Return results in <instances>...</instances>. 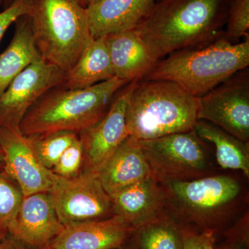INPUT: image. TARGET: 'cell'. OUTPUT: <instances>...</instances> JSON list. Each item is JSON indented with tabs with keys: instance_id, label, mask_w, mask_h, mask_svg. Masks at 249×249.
<instances>
[{
	"instance_id": "obj_1",
	"label": "cell",
	"mask_w": 249,
	"mask_h": 249,
	"mask_svg": "<svg viewBox=\"0 0 249 249\" xmlns=\"http://www.w3.org/2000/svg\"><path fill=\"white\" fill-rule=\"evenodd\" d=\"M229 0H157L134 30L156 60L222 37Z\"/></svg>"
},
{
	"instance_id": "obj_2",
	"label": "cell",
	"mask_w": 249,
	"mask_h": 249,
	"mask_svg": "<svg viewBox=\"0 0 249 249\" xmlns=\"http://www.w3.org/2000/svg\"><path fill=\"white\" fill-rule=\"evenodd\" d=\"M128 83L114 77L84 89L56 87L29 109L19 129L27 137L63 131L79 134L102 119L116 93Z\"/></svg>"
},
{
	"instance_id": "obj_3",
	"label": "cell",
	"mask_w": 249,
	"mask_h": 249,
	"mask_svg": "<svg viewBox=\"0 0 249 249\" xmlns=\"http://www.w3.org/2000/svg\"><path fill=\"white\" fill-rule=\"evenodd\" d=\"M249 65V35L243 42H232L224 34L208 45L170 54L142 79L170 80L199 98Z\"/></svg>"
},
{
	"instance_id": "obj_4",
	"label": "cell",
	"mask_w": 249,
	"mask_h": 249,
	"mask_svg": "<svg viewBox=\"0 0 249 249\" xmlns=\"http://www.w3.org/2000/svg\"><path fill=\"white\" fill-rule=\"evenodd\" d=\"M197 98L170 80L140 79L126 111L128 135L148 140L194 129Z\"/></svg>"
},
{
	"instance_id": "obj_5",
	"label": "cell",
	"mask_w": 249,
	"mask_h": 249,
	"mask_svg": "<svg viewBox=\"0 0 249 249\" xmlns=\"http://www.w3.org/2000/svg\"><path fill=\"white\" fill-rule=\"evenodd\" d=\"M29 16L41 57L70 71L93 38L84 8L77 0H33Z\"/></svg>"
},
{
	"instance_id": "obj_6",
	"label": "cell",
	"mask_w": 249,
	"mask_h": 249,
	"mask_svg": "<svg viewBox=\"0 0 249 249\" xmlns=\"http://www.w3.org/2000/svg\"><path fill=\"white\" fill-rule=\"evenodd\" d=\"M160 184L166 195L167 212L196 223L204 230H212L211 227L235 205L242 192L240 183L226 175Z\"/></svg>"
},
{
	"instance_id": "obj_7",
	"label": "cell",
	"mask_w": 249,
	"mask_h": 249,
	"mask_svg": "<svg viewBox=\"0 0 249 249\" xmlns=\"http://www.w3.org/2000/svg\"><path fill=\"white\" fill-rule=\"evenodd\" d=\"M138 141L152 175L160 183L192 181L209 174V154L194 129Z\"/></svg>"
},
{
	"instance_id": "obj_8",
	"label": "cell",
	"mask_w": 249,
	"mask_h": 249,
	"mask_svg": "<svg viewBox=\"0 0 249 249\" xmlns=\"http://www.w3.org/2000/svg\"><path fill=\"white\" fill-rule=\"evenodd\" d=\"M49 193L64 226L114 215L110 196L96 174L91 172L82 171L76 178H70L54 174Z\"/></svg>"
},
{
	"instance_id": "obj_9",
	"label": "cell",
	"mask_w": 249,
	"mask_h": 249,
	"mask_svg": "<svg viewBox=\"0 0 249 249\" xmlns=\"http://www.w3.org/2000/svg\"><path fill=\"white\" fill-rule=\"evenodd\" d=\"M246 70L197 98L196 119L209 121L249 142V76Z\"/></svg>"
},
{
	"instance_id": "obj_10",
	"label": "cell",
	"mask_w": 249,
	"mask_h": 249,
	"mask_svg": "<svg viewBox=\"0 0 249 249\" xmlns=\"http://www.w3.org/2000/svg\"><path fill=\"white\" fill-rule=\"evenodd\" d=\"M65 73L40 59L18 74L0 96V127H19L21 121L37 100L60 86Z\"/></svg>"
},
{
	"instance_id": "obj_11",
	"label": "cell",
	"mask_w": 249,
	"mask_h": 249,
	"mask_svg": "<svg viewBox=\"0 0 249 249\" xmlns=\"http://www.w3.org/2000/svg\"><path fill=\"white\" fill-rule=\"evenodd\" d=\"M134 80L116 95L101 121L78 134L83 150L82 171L94 174L102 168L124 139L129 137L126 111L136 83Z\"/></svg>"
},
{
	"instance_id": "obj_12",
	"label": "cell",
	"mask_w": 249,
	"mask_h": 249,
	"mask_svg": "<svg viewBox=\"0 0 249 249\" xmlns=\"http://www.w3.org/2000/svg\"><path fill=\"white\" fill-rule=\"evenodd\" d=\"M0 147L4 171L19 184L24 196L50 191L54 174L41 163L29 137L19 127H0Z\"/></svg>"
},
{
	"instance_id": "obj_13",
	"label": "cell",
	"mask_w": 249,
	"mask_h": 249,
	"mask_svg": "<svg viewBox=\"0 0 249 249\" xmlns=\"http://www.w3.org/2000/svg\"><path fill=\"white\" fill-rule=\"evenodd\" d=\"M49 192L24 196L9 236L29 249H43L62 231Z\"/></svg>"
},
{
	"instance_id": "obj_14",
	"label": "cell",
	"mask_w": 249,
	"mask_h": 249,
	"mask_svg": "<svg viewBox=\"0 0 249 249\" xmlns=\"http://www.w3.org/2000/svg\"><path fill=\"white\" fill-rule=\"evenodd\" d=\"M135 230L119 216L65 226L43 249H114L124 245Z\"/></svg>"
},
{
	"instance_id": "obj_15",
	"label": "cell",
	"mask_w": 249,
	"mask_h": 249,
	"mask_svg": "<svg viewBox=\"0 0 249 249\" xmlns=\"http://www.w3.org/2000/svg\"><path fill=\"white\" fill-rule=\"evenodd\" d=\"M113 214L134 230L166 212L164 188L153 175L125 187L111 196Z\"/></svg>"
},
{
	"instance_id": "obj_16",
	"label": "cell",
	"mask_w": 249,
	"mask_h": 249,
	"mask_svg": "<svg viewBox=\"0 0 249 249\" xmlns=\"http://www.w3.org/2000/svg\"><path fill=\"white\" fill-rule=\"evenodd\" d=\"M96 175L111 196L152 173L139 141L129 136Z\"/></svg>"
},
{
	"instance_id": "obj_17",
	"label": "cell",
	"mask_w": 249,
	"mask_h": 249,
	"mask_svg": "<svg viewBox=\"0 0 249 249\" xmlns=\"http://www.w3.org/2000/svg\"><path fill=\"white\" fill-rule=\"evenodd\" d=\"M157 0H102L86 8L93 38L135 29Z\"/></svg>"
},
{
	"instance_id": "obj_18",
	"label": "cell",
	"mask_w": 249,
	"mask_h": 249,
	"mask_svg": "<svg viewBox=\"0 0 249 249\" xmlns=\"http://www.w3.org/2000/svg\"><path fill=\"white\" fill-rule=\"evenodd\" d=\"M114 76L130 83L146 76L157 63L134 29L106 36Z\"/></svg>"
},
{
	"instance_id": "obj_19",
	"label": "cell",
	"mask_w": 249,
	"mask_h": 249,
	"mask_svg": "<svg viewBox=\"0 0 249 249\" xmlns=\"http://www.w3.org/2000/svg\"><path fill=\"white\" fill-rule=\"evenodd\" d=\"M115 77L106 36L93 38L78 61L65 73L60 86L67 89H84Z\"/></svg>"
},
{
	"instance_id": "obj_20",
	"label": "cell",
	"mask_w": 249,
	"mask_h": 249,
	"mask_svg": "<svg viewBox=\"0 0 249 249\" xmlns=\"http://www.w3.org/2000/svg\"><path fill=\"white\" fill-rule=\"evenodd\" d=\"M42 58L36 45L30 17L19 18L16 22L12 40L0 55V96L18 74Z\"/></svg>"
},
{
	"instance_id": "obj_21",
	"label": "cell",
	"mask_w": 249,
	"mask_h": 249,
	"mask_svg": "<svg viewBox=\"0 0 249 249\" xmlns=\"http://www.w3.org/2000/svg\"><path fill=\"white\" fill-rule=\"evenodd\" d=\"M193 129L203 141L214 144L217 163L223 169L241 170L249 178V142H242L208 121H196Z\"/></svg>"
},
{
	"instance_id": "obj_22",
	"label": "cell",
	"mask_w": 249,
	"mask_h": 249,
	"mask_svg": "<svg viewBox=\"0 0 249 249\" xmlns=\"http://www.w3.org/2000/svg\"><path fill=\"white\" fill-rule=\"evenodd\" d=\"M185 232L166 211L136 229L132 236L140 249H182Z\"/></svg>"
},
{
	"instance_id": "obj_23",
	"label": "cell",
	"mask_w": 249,
	"mask_h": 249,
	"mask_svg": "<svg viewBox=\"0 0 249 249\" xmlns=\"http://www.w3.org/2000/svg\"><path fill=\"white\" fill-rule=\"evenodd\" d=\"M78 137V134L75 132L63 131L30 136L29 138L41 163L52 170L63 152Z\"/></svg>"
},
{
	"instance_id": "obj_24",
	"label": "cell",
	"mask_w": 249,
	"mask_h": 249,
	"mask_svg": "<svg viewBox=\"0 0 249 249\" xmlns=\"http://www.w3.org/2000/svg\"><path fill=\"white\" fill-rule=\"evenodd\" d=\"M19 184L4 170L0 171V234L9 235L24 199Z\"/></svg>"
},
{
	"instance_id": "obj_25",
	"label": "cell",
	"mask_w": 249,
	"mask_h": 249,
	"mask_svg": "<svg viewBox=\"0 0 249 249\" xmlns=\"http://www.w3.org/2000/svg\"><path fill=\"white\" fill-rule=\"evenodd\" d=\"M249 0H229L224 37L232 42L248 35Z\"/></svg>"
},
{
	"instance_id": "obj_26",
	"label": "cell",
	"mask_w": 249,
	"mask_h": 249,
	"mask_svg": "<svg viewBox=\"0 0 249 249\" xmlns=\"http://www.w3.org/2000/svg\"><path fill=\"white\" fill-rule=\"evenodd\" d=\"M83 165V145L78 136L63 152L52 172L63 178H76L81 173Z\"/></svg>"
},
{
	"instance_id": "obj_27",
	"label": "cell",
	"mask_w": 249,
	"mask_h": 249,
	"mask_svg": "<svg viewBox=\"0 0 249 249\" xmlns=\"http://www.w3.org/2000/svg\"><path fill=\"white\" fill-rule=\"evenodd\" d=\"M32 1L33 0H14L4 11L0 12V42L13 23L19 18L30 14Z\"/></svg>"
},
{
	"instance_id": "obj_28",
	"label": "cell",
	"mask_w": 249,
	"mask_h": 249,
	"mask_svg": "<svg viewBox=\"0 0 249 249\" xmlns=\"http://www.w3.org/2000/svg\"><path fill=\"white\" fill-rule=\"evenodd\" d=\"M214 241V231L204 230L200 233L185 232L182 249H206V247Z\"/></svg>"
},
{
	"instance_id": "obj_29",
	"label": "cell",
	"mask_w": 249,
	"mask_h": 249,
	"mask_svg": "<svg viewBox=\"0 0 249 249\" xmlns=\"http://www.w3.org/2000/svg\"><path fill=\"white\" fill-rule=\"evenodd\" d=\"M0 249H29L20 242L8 235L0 242Z\"/></svg>"
},
{
	"instance_id": "obj_30",
	"label": "cell",
	"mask_w": 249,
	"mask_h": 249,
	"mask_svg": "<svg viewBox=\"0 0 249 249\" xmlns=\"http://www.w3.org/2000/svg\"><path fill=\"white\" fill-rule=\"evenodd\" d=\"M114 249H139L138 245H137V242L133 237V236L130 237L124 245H123L120 247Z\"/></svg>"
},
{
	"instance_id": "obj_31",
	"label": "cell",
	"mask_w": 249,
	"mask_h": 249,
	"mask_svg": "<svg viewBox=\"0 0 249 249\" xmlns=\"http://www.w3.org/2000/svg\"><path fill=\"white\" fill-rule=\"evenodd\" d=\"M101 1H102V0H77L80 6H83L84 9H86L90 6H92V5Z\"/></svg>"
},
{
	"instance_id": "obj_32",
	"label": "cell",
	"mask_w": 249,
	"mask_h": 249,
	"mask_svg": "<svg viewBox=\"0 0 249 249\" xmlns=\"http://www.w3.org/2000/svg\"><path fill=\"white\" fill-rule=\"evenodd\" d=\"M5 161H4V152L0 147V171L4 170Z\"/></svg>"
},
{
	"instance_id": "obj_33",
	"label": "cell",
	"mask_w": 249,
	"mask_h": 249,
	"mask_svg": "<svg viewBox=\"0 0 249 249\" xmlns=\"http://www.w3.org/2000/svg\"><path fill=\"white\" fill-rule=\"evenodd\" d=\"M214 241H213V242H211V243L206 247V249H216L214 247Z\"/></svg>"
},
{
	"instance_id": "obj_34",
	"label": "cell",
	"mask_w": 249,
	"mask_h": 249,
	"mask_svg": "<svg viewBox=\"0 0 249 249\" xmlns=\"http://www.w3.org/2000/svg\"><path fill=\"white\" fill-rule=\"evenodd\" d=\"M2 1L3 3H5V4L7 5L8 6L11 2H12L13 1H14V0H2Z\"/></svg>"
},
{
	"instance_id": "obj_35",
	"label": "cell",
	"mask_w": 249,
	"mask_h": 249,
	"mask_svg": "<svg viewBox=\"0 0 249 249\" xmlns=\"http://www.w3.org/2000/svg\"><path fill=\"white\" fill-rule=\"evenodd\" d=\"M7 237V236H6ZM6 237V236H4L1 235V234H0V242H1V240H4V239Z\"/></svg>"
},
{
	"instance_id": "obj_36",
	"label": "cell",
	"mask_w": 249,
	"mask_h": 249,
	"mask_svg": "<svg viewBox=\"0 0 249 249\" xmlns=\"http://www.w3.org/2000/svg\"><path fill=\"white\" fill-rule=\"evenodd\" d=\"M232 249H242L240 247H235V248H232Z\"/></svg>"
},
{
	"instance_id": "obj_37",
	"label": "cell",
	"mask_w": 249,
	"mask_h": 249,
	"mask_svg": "<svg viewBox=\"0 0 249 249\" xmlns=\"http://www.w3.org/2000/svg\"><path fill=\"white\" fill-rule=\"evenodd\" d=\"M3 1L2 0H0V6H1V4H2Z\"/></svg>"
}]
</instances>
